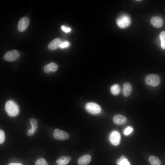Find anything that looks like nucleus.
<instances>
[{"label":"nucleus","mask_w":165,"mask_h":165,"mask_svg":"<svg viewBox=\"0 0 165 165\" xmlns=\"http://www.w3.org/2000/svg\"><path fill=\"white\" fill-rule=\"evenodd\" d=\"M136 1H141V0H136Z\"/></svg>","instance_id":"cd10ccee"},{"label":"nucleus","mask_w":165,"mask_h":165,"mask_svg":"<svg viewBox=\"0 0 165 165\" xmlns=\"http://www.w3.org/2000/svg\"><path fill=\"white\" fill-rule=\"evenodd\" d=\"M61 39L59 38H56L52 40L48 45V48L51 50H54L60 47L61 43Z\"/></svg>","instance_id":"9b49d317"},{"label":"nucleus","mask_w":165,"mask_h":165,"mask_svg":"<svg viewBox=\"0 0 165 165\" xmlns=\"http://www.w3.org/2000/svg\"><path fill=\"white\" fill-rule=\"evenodd\" d=\"M8 165H23L22 164L20 163H11Z\"/></svg>","instance_id":"bb28decb"},{"label":"nucleus","mask_w":165,"mask_h":165,"mask_svg":"<svg viewBox=\"0 0 165 165\" xmlns=\"http://www.w3.org/2000/svg\"><path fill=\"white\" fill-rule=\"evenodd\" d=\"M113 122L118 125L125 124L127 121L126 117L120 114H116L113 117L112 119Z\"/></svg>","instance_id":"1a4fd4ad"},{"label":"nucleus","mask_w":165,"mask_h":165,"mask_svg":"<svg viewBox=\"0 0 165 165\" xmlns=\"http://www.w3.org/2000/svg\"><path fill=\"white\" fill-rule=\"evenodd\" d=\"M5 140V134L4 131L2 130H0V144L3 143Z\"/></svg>","instance_id":"412c9836"},{"label":"nucleus","mask_w":165,"mask_h":165,"mask_svg":"<svg viewBox=\"0 0 165 165\" xmlns=\"http://www.w3.org/2000/svg\"><path fill=\"white\" fill-rule=\"evenodd\" d=\"M29 23V20L28 18L24 17L21 18L18 23V30L20 32L25 31L28 28Z\"/></svg>","instance_id":"6e6552de"},{"label":"nucleus","mask_w":165,"mask_h":165,"mask_svg":"<svg viewBox=\"0 0 165 165\" xmlns=\"http://www.w3.org/2000/svg\"><path fill=\"white\" fill-rule=\"evenodd\" d=\"M53 135L56 139L59 140H64L69 138V135L66 132L58 129H56L54 130Z\"/></svg>","instance_id":"39448f33"},{"label":"nucleus","mask_w":165,"mask_h":165,"mask_svg":"<svg viewBox=\"0 0 165 165\" xmlns=\"http://www.w3.org/2000/svg\"><path fill=\"white\" fill-rule=\"evenodd\" d=\"M150 22L153 26L156 28H160L163 24L162 19L159 16H156L152 17L151 19Z\"/></svg>","instance_id":"ddd939ff"},{"label":"nucleus","mask_w":165,"mask_h":165,"mask_svg":"<svg viewBox=\"0 0 165 165\" xmlns=\"http://www.w3.org/2000/svg\"><path fill=\"white\" fill-rule=\"evenodd\" d=\"M120 86L118 84L113 85L110 88L111 93L114 95L118 94L120 92Z\"/></svg>","instance_id":"a211bd4d"},{"label":"nucleus","mask_w":165,"mask_h":165,"mask_svg":"<svg viewBox=\"0 0 165 165\" xmlns=\"http://www.w3.org/2000/svg\"><path fill=\"white\" fill-rule=\"evenodd\" d=\"M132 91V86L129 82H124L123 84L122 92L123 95L125 97L128 96Z\"/></svg>","instance_id":"9d476101"},{"label":"nucleus","mask_w":165,"mask_h":165,"mask_svg":"<svg viewBox=\"0 0 165 165\" xmlns=\"http://www.w3.org/2000/svg\"><path fill=\"white\" fill-rule=\"evenodd\" d=\"M121 136L117 131H112L109 136V140L111 143L114 145H117L120 142Z\"/></svg>","instance_id":"0eeeda50"},{"label":"nucleus","mask_w":165,"mask_h":165,"mask_svg":"<svg viewBox=\"0 0 165 165\" xmlns=\"http://www.w3.org/2000/svg\"><path fill=\"white\" fill-rule=\"evenodd\" d=\"M133 129L131 127H128L124 130V134L125 135H127L130 134L133 131Z\"/></svg>","instance_id":"4be33fe9"},{"label":"nucleus","mask_w":165,"mask_h":165,"mask_svg":"<svg viewBox=\"0 0 165 165\" xmlns=\"http://www.w3.org/2000/svg\"><path fill=\"white\" fill-rule=\"evenodd\" d=\"M35 165H48L47 162L43 158H40L36 160Z\"/></svg>","instance_id":"aec40b11"},{"label":"nucleus","mask_w":165,"mask_h":165,"mask_svg":"<svg viewBox=\"0 0 165 165\" xmlns=\"http://www.w3.org/2000/svg\"><path fill=\"white\" fill-rule=\"evenodd\" d=\"M161 48L165 49V31L161 32L160 35Z\"/></svg>","instance_id":"6ab92c4d"},{"label":"nucleus","mask_w":165,"mask_h":165,"mask_svg":"<svg viewBox=\"0 0 165 165\" xmlns=\"http://www.w3.org/2000/svg\"><path fill=\"white\" fill-rule=\"evenodd\" d=\"M5 109L8 114L12 117L17 116L19 111L18 105L12 100H9L6 102L5 105Z\"/></svg>","instance_id":"f257e3e1"},{"label":"nucleus","mask_w":165,"mask_h":165,"mask_svg":"<svg viewBox=\"0 0 165 165\" xmlns=\"http://www.w3.org/2000/svg\"><path fill=\"white\" fill-rule=\"evenodd\" d=\"M128 160L127 158H126L125 156H124L122 155L121 156V157L119 159H118L116 160V163L117 165H119V163L123 160Z\"/></svg>","instance_id":"393cba45"},{"label":"nucleus","mask_w":165,"mask_h":165,"mask_svg":"<svg viewBox=\"0 0 165 165\" xmlns=\"http://www.w3.org/2000/svg\"><path fill=\"white\" fill-rule=\"evenodd\" d=\"M149 160L152 165H161V162L159 159L154 156H150Z\"/></svg>","instance_id":"f3484780"},{"label":"nucleus","mask_w":165,"mask_h":165,"mask_svg":"<svg viewBox=\"0 0 165 165\" xmlns=\"http://www.w3.org/2000/svg\"><path fill=\"white\" fill-rule=\"evenodd\" d=\"M69 45V43L68 41L61 42L60 47L61 48H64L68 47Z\"/></svg>","instance_id":"5701e85b"},{"label":"nucleus","mask_w":165,"mask_h":165,"mask_svg":"<svg viewBox=\"0 0 165 165\" xmlns=\"http://www.w3.org/2000/svg\"><path fill=\"white\" fill-rule=\"evenodd\" d=\"M85 108L89 113L92 114H97L101 112V108L100 106L95 103H87L86 105Z\"/></svg>","instance_id":"7ed1b4c3"},{"label":"nucleus","mask_w":165,"mask_h":165,"mask_svg":"<svg viewBox=\"0 0 165 165\" xmlns=\"http://www.w3.org/2000/svg\"><path fill=\"white\" fill-rule=\"evenodd\" d=\"M57 65L53 62H52L45 65L43 68L44 72L46 73H49L50 72H55L58 69Z\"/></svg>","instance_id":"4468645a"},{"label":"nucleus","mask_w":165,"mask_h":165,"mask_svg":"<svg viewBox=\"0 0 165 165\" xmlns=\"http://www.w3.org/2000/svg\"><path fill=\"white\" fill-rule=\"evenodd\" d=\"M62 29L66 33L69 32L71 31V29L70 28L66 27L64 26H62L61 27Z\"/></svg>","instance_id":"a878e982"},{"label":"nucleus","mask_w":165,"mask_h":165,"mask_svg":"<svg viewBox=\"0 0 165 165\" xmlns=\"http://www.w3.org/2000/svg\"><path fill=\"white\" fill-rule=\"evenodd\" d=\"M71 158L68 156H62L57 159L56 163L58 165H66L70 162Z\"/></svg>","instance_id":"dca6fc26"},{"label":"nucleus","mask_w":165,"mask_h":165,"mask_svg":"<svg viewBox=\"0 0 165 165\" xmlns=\"http://www.w3.org/2000/svg\"><path fill=\"white\" fill-rule=\"evenodd\" d=\"M29 122L31 127L28 131L27 134L29 136H31L35 132L36 129L38 127V126L37 122L35 119L32 118L30 119Z\"/></svg>","instance_id":"f8f14e48"},{"label":"nucleus","mask_w":165,"mask_h":165,"mask_svg":"<svg viewBox=\"0 0 165 165\" xmlns=\"http://www.w3.org/2000/svg\"><path fill=\"white\" fill-rule=\"evenodd\" d=\"M116 21L118 26L122 28H124L128 26L131 22L129 16L126 14L119 16L117 19Z\"/></svg>","instance_id":"20e7f679"},{"label":"nucleus","mask_w":165,"mask_h":165,"mask_svg":"<svg viewBox=\"0 0 165 165\" xmlns=\"http://www.w3.org/2000/svg\"><path fill=\"white\" fill-rule=\"evenodd\" d=\"M119 165H130L128 160H124L122 161Z\"/></svg>","instance_id":"b1692460"},{"label":"nucleus","mask_w":165,"mask_h":165,"mask_svg":"<svg viewBox=\"0 0 165 165\" xmlns=\"http://www.w3.org/2000/svg\"><path fill=\"white\" fill-rule=\"evenodd\" d=\"M145 80L147 85L154 87L159 85L160 82V77L155 74L148 75L145 77Z\"/></svg>","instance_id":"f03ea898"},{"label":"nucleus","mask_w":165,"mask_h":165,"mask_svg":"<svg viewBox=\"0 0 165 165\" xmlns=\"http://www.w3.org/2000/svg\"><path fill=\"white\" fill-rule=\"evenodd\" d=\"M91 160V157L89 155H84L79 158L78 160L79 165H86L88 164Z\"/></svg>","instance_id":"2eb2a0df"},{"label":"nucleus","mask_w":165,"mask_h":165,"mask_svg":"<svg viewBox=\"0 0 165 165\" xmlns=\"http://www.w3.org/2000/svg\"><path fill=\"white\" fill-rule=\"evenodd\" d=\"M18 51L13 50L6 53L3 56L4 59L8 61H13L17 59L19 57Z\"/></svg>","instance_id":"423d86ee"}]
</instances>
